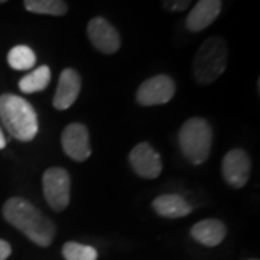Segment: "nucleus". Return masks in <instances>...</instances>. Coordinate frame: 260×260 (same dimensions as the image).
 I'll return each mask as SVG.
<instances>
[{
	"label": "nucleus",
	"instance_id": "obj_20",
	"mask_svg": "<svg viewBox=\"0 0 260 260\" xmlns=\"http://www.w3.org/2000/svg\"><path fill=\"white\" fill-rule=\"evenodd\" d=\"M12 253V247L8 242L0 240V260H6Z\"/></svg>",
	"mask_w": 260,
	"mask_h": 260
},
{
	"label": "nucleus",
	"instance_id": "obj_6",
	"mask_svg": "<svg viewBox=\"0 0 260 260\" xmlns=\"http://www.w3.org/2000/svg\"><path fill=\"white\" fill-rule=\"evenodd\" d=\"M175 94V83L169 75H155L143 81L138 88L136 100L140 106H158L171 102Z\"/></svg>",
	"mask_w": 260,
	"mask_h": 260
},
{
	"label": "nucleus",
	"instance_id": "obj_5",
	"mask_svg": "<svg viewBox=\"0 0 260 260\" xmlns=\"http://www.w3.org/2000/svg\"><path fill=\"white\" fill-rule=\"evenodd\" d=\"M42 188L49 207L55 211H64L71 195V178L64 168L47 169L42 177Z\"/></svg>",
	"mask_w": 260,
	"mask_h": 260
},
{
	"label": "nucleus",
	"instance_id": "obj_22",
	"mask_svg": "<svg viewBox=\"0 0 260 260\" xmlns=\"http://www.w3.org/2000/svg\"><path fill=\"white\" fill-rule=\"evenodd\" d=\"M5 2H8V0H0V3H5Z\"/></svg>",
	"mask_w": 260,
	"mask_h": 260
},
{
	"label": "nucleus",
	"instance_id": "obj_16",
	"mask_svg": "<svg viewBox=\"0 0 260 260\" xmlns=\"http://www.w3.org/2000/svg\"><path fill=\"white\" fill-rule=\"evenodd\" d=\"M8 64L10 65V68L16 71H26L35 67L37 55L26 45H16L12 48L8 54Z\"/></svg>",
	"mask_w": 260,
	"mask_h": 260
},
{
	"label": "nucleus",
	"instance_id": "obj_7",
	"mask_svg": "<svg viewBox=\"0 0 260 260\" xmlns=\"http://www.w3.org/2000/svg\"><path fill=\"white\" fill-rule=\"evenodd\" d=\"M251 160L246 150L233 149L223 159V177L233 188H243L250 177Z\"/></svg>",
	"mask_w": 260,
	"mask_h": 260
},
{
	"label": "nucleus",
	"instance_id": "obj_21",
	"mask_svg": "<svg viewBox=\"0 0 260 260\" xmlns=\"http://www.w3.org/2000/svg\"><path fill=\"white\" fill-rule=\"evenodd\" d=\"M6 146V139H5V135H3V132L0 129V149H3Z\"/></svg>",
	"mask_w": 260,
	"mask_h": 260
},
{
	"label": "nucleus",
	"instance_id": "obj_15",
	"mask_svg": "<svg viewBox=\"0 0 260 260\" xmlns=\"http://www.w3.org/2000/svg\"><path fill=\"white\" fill-rule=\"evenodd\" d=\"M51 81V70L47 65H41L32 73L26 74L19 81V90L25 94L39 93L45 90Z\"/></svg>",
	"mask_w": 260,
	"mask_h": 260
},
{
	"label": "nucleus",
	"instance_id": "obj_19",
	"mask_svg": "<svg viewBox=\"0 0 260 260\" xmlns=\"http://www.w3.org/2000/svg\"><path fill=\"white\" fill-rule=\"evenodd\" d=\"M189 3L191 0H162L164 8L169 12H184Z\"/></svg>",
	"mask_w": 260,
	"mask_h": 260
},
{
	"label": "nucleus",
	"instance_id": "obj_9",
	"mask_svg": "<svg viewBox=\"0 0 260 260\" xmlns=\"http://www.w3.org/2000/svg\"><path fill=\"white\" fill-rule=\"evenodd\" d=\"M61 143L65 153L77 162H83L91 155L88 129L81 123L68 124L62 132Z\"/></svg>",
	"mask_w": 260,
	"mask_h": 260
},
{
	"label": "nucleus",
	"instance_id": "obj_4",
	"mask_svg": "<svg viewBox=\"0 0 260 260\" xmlns=\"http://www.w3.org/2000/svg\"><path fill=\"white\" fill-rule=\"evenodd\" d=\"M213 130L203 117H191L179 130L181 150L192 165H203L210 156Z\"/></svg>",
	"mask_w": 260,
	"mask_h": 260
},
{
	"label": "nucleus",
	"instance_id": "obj_8",
	"mask_svg": "<svg viewBox=\"0 0 260 260\" xmlns=\"http://www.w3.org/2000/svg\"><path fill=\"white\" fill-rule=\"evenodd\" d=\"M129 162L133 171L145 179H155L162 172V159L148 142H142L132 149Z\"/></svg>",
	"mask_w": 260,
	"mask_h": 260
},
{
	"label": "nucleus",
	"instance_id": "obj_1",
	"mask_svg": "<svg viewBox=\"0 0 260 260\" xmlns=\"http://www.w3.org/2000/svg\"><path fill=\"white\" fill-rule=\"evenodd\" d=\"M3 217L41 247H48L55 237V224L25 198H9L3 205Z\"/></svg>",
	"mask_w": 260,
	"mask_h": 260
},
{
	"label": "nucleus",
	"instance_id": "obj_17",
	"mask_svg": "<svg viewBox=\"0 0 260 260\" xmlns=\"http://www.w3.org/2000/svg\"><path fill=\"white\" fill-rule=\"evenodd\" d=\"M25 8L30 13L64 16L68 6L64 0H25Z\"/></svg>",
	"mask_w": 260,
	"mask_h": 260
},
{
	"label": "nucleus",
	"instance_id": "obj_13",
	"mask_svg": "<svg viewBox=\"0 0 260 260\" xmlns=\"http://www.w3.org/2000/svg\"><path fill=\"white\" fill-rule=\"evenodd\" d=\"M225 234H227L225 225L220 220H214V218H207L203 221H198L191 229L192 239L207 247L218 246L224 240Z\"/></svg>",
	"mask_w": 260,
	"mask_h": 260
},
{
	"label": "nucleus",
	"instance_id": "obj_18",
	"mask_svg": "<svg viewBox=\"0 0 260 260\" xmlns=\"http://www.w3.org/2000/svg\"><path fill=\"white\" fill-rule=\"evenodd\" d=\"M65 260H97V250L81 243L67 242L62 247Z\"/></svg>",
	"mask_w": 260,
	"mask_h": 260
},
{
	"label": "nucleus",
	"instance_id": "obj_3",
	"mask_svg": "<svg viewBox=\"0 0 260 260\" xmlns=\"http://www.w3.org/2000/svg\"><path fill=\"white\" fill-rule=\"evenodd\" d=\"M229 49L223 38L211 37L205 39L194 59V78L201 85L213 84L225 71Z\"/></svg>",
	"mask_w": 260,
	"mask_h": 260
},
{
	"label": "nucleus",
	"instance_id": "obj_2",
	"mask_svg": "<svg viewBox=\"0 0 260 260\" xmlns=\"http://www.w3.org/2000/svg\"><path fill=\"white\" fill-rule=\"evenodd\" d=\"M0 120L10 135L20 142H30L38 135L35 109L16 94L0 95Z\"/></svg>",
	"mask_w": 260,
	"mask_h": 260
},
{
	"label": "nucleus",
	"instance_id": "obj_10",
	"mask_svg": "<svg viewBox=\"0 0 260 260\" xmlns=\"http://www.w3.org/2000/svg\"><path fill=\"white\" fill-rule=\"evenodd\" d=\"M88 39L93 47L103 54H114L120 48V35L109 20L93 18L87 26Z\"/></svg>",
	"mask_w": 260,
	"mask_h": 260
},
{
	"label": "nucleus",
	"instance_id": "obj_11",
	"mask_svg": "<svg viewBox=\"0 0 260 260\" xmlns=\"http://www.w3.org/2000/svg\"><path fill=\"white\" fill-rule=\"evenodd\" d=\"M81 91V78L78 73L73 68H65L59 75V81L56 87V93L54 95V107L56 110H67L70 109L78 94Z\"/></svg>",
	"mask_w": 260,
	"mask_h": 260
},
{
	"label": "nucleus",
	"instance_id": "obj_12",
	"mask_svg": "<svg viewBox=\"0 0 260 260\" xmlns=\"http://www.w3.org/2000/svg\"><path fill=\"white\" fill-rule=\"evenodd\" d=\"M221 12V0H198L186 18V28L191 32H201L208 28Z\"/></svg>",
	"mask_w": 260,
	"mask_h": 260
},
{
	"label": "nucleus",
	"instance_id": "obj_14",
	"mask_svg": "<svg viewBox=\"0 0 260 260\" xmlns=\"http://www.w3.org/2000/svg\"><path fill=\"white\" fill-rule=\"evenodd\" d=\"M152 208L155 213L167 218H181L192 211V207L188 204L185 198L178 194L159 195L153 200Z\"/></svg>",
	"mask_w": 260,
	"mask_h": 260
}]
</instances>
